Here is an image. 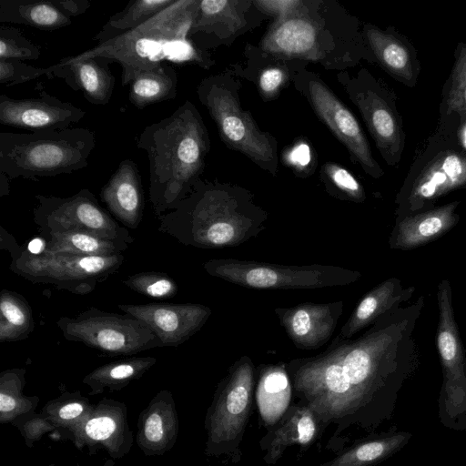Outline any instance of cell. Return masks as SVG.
<instances>
[{
    "label": "cell",
    "instance_id": "cell-1",
    "mask_svg": "<svg viewBox=\"0 0 466 466\" xmlns=\"http://www.w3.org/2000/svg\"><path fill=\"white\" fill-rule=\"evenodd\" d=\"M425 298L390 310L356 339L337 336L321 353L286 364L299 403L316 415L320 433L333 439L350 428L370 431L393 414L400 389L420 355L414 337Z\"/></svg>",
    "mask_w": 466,
    "mask_h": 466
},
{
    "label": "cell",
    "instance_id": "cell-2",
    "mask_svg": "<svg viewBox=\"0 0 466 466\" xmlns=\"http://www.w3.org/2000/svg\"><path fill=\"white\" fill-rule=\"evenodd\" d=\"M258 47L277 58L338 72L374 58L360 22L335 0H302L298 11L273 20Z\"/></svg>",
    "mask_w": 466,
    "mask_h": 466
},
{
    "label": "cell",
    "instance_id": "cell-3",
    "mask_svg": "<svg viewBox=\"0 0 466 466\" xmlns=\"http://www.w3.org/2000/svg\"><path fill=\"white\" fill-rule=\"evenodd\" d=\"M157 219L158 230L181 244L211 249L256 238L265 229L268 213L248 189L200 178L185 198Z\"/></svg>",
    "mask_w": 466,
    "mask_h": 466
},
{
    "label": "cell",
    "instance_id": "cell-4",
    "mask_svg": "<svg viewBox=\"0 0 466 466\" xmlns=\"http://www.w3.org/2000/svg\"><path fill=\"white\" fill-rule=\"evenodd\" d=\"M137 147L149 163V201L157 218L173 209L204 172L210 138L195 105L186 100L170 116L147 126Z\"/></svg>",
    "mask_w": 466,
    "mask_h": 466
},
{
    "label": "cell",
    "instance_id": "cell-5",
    "mask_svg": "<svg viewBox=\"0 0 466 466\" xmlns=\"http://www.w3.org/2000/svg\"><path fill=\"white\" fill-rule=\"evenodd\" d=\"M198 0H176L138 27L76 55L101 56L121 66V85H129L139 72L162 63L192 64L205 69L214 65L209 53L188 39Z\"/></svg>",
    "mask_w": 466,
    "mask_h": 466
},
{
    "label": "cell",
    "instance_id": "cell-6",
    "mask_svg": "<svg viewBox=\"0 0 466 466\" xmlns=\"http://www.w3.org/2000/svg\"><path fill=\"white\" fill-rule=\"evenodd\" d=\"M96 147L94 131L84 127L0 133V172L9 179L71 174L85 168Z\"/></svg>",
    "mask_w": 466,
    "mask_h": 466
},
{
    "label": "cell",
    "instance_id": "cell-7",
    "mask_svg": "<svg viewBox=\"0 0 466 466\" xmlns=\"http://www.w3.org/2000/svg\"><path fill=\"white\" fill-rule=\"evenodd\" d=\"M241 79L231 69H226L203 78L197 94L224 144L275 176L279 169L278 142L269 132L259 128L249 111L241 107Z\"/></svg>",
    "mask_w": 466,
    "mask_h": 466
},
{
    "label": "cell",
    "instance_id": "cell-8",
    "mask_svg": "<svg viewBox=\"0 0 466 466\" xmlns=\"http://www.w3.org/2000/svg\"><path fill=\"white\" fill-rule=\"evenodd\" d=\"M203 268L212 277L257 289L340 287L361 278L358 270L334 265H282L232 258L209 259L203 264Z\"/></svg>",
    "mask_w": 466,
    "mask_h": 466
},
{
    "label": "cell",
    "instance_id": "cell-9",
    "mask_svg": "<svg viewBox=\"0 0 466 466\" xmlns=\"http://www.w3.org/2000/svg\"><path fill=\"white\" fill-rule=\"evenodd\" d=\"M10 269L33 283L50 284L78 295L92 292L96 284L116 273L125 260L122 254L76 256L43 249L33 253L17 245L10 250Z\"/></svg>",
    "mask_w": 466,
    "mask_h": 466
},
{
    "label": "cell",
    "instance_id": "cell-10",
    "mask_svg": "<svg viewBox=\"0 0 466 466\" xmlns=\"http://www.w3.org/2000/svg\"><path fill=\"white\" fill-rule=\"evenodd\" d=\"M437 305L436 348L442 370L438 417L448 429L466 431V351L455 319L451 286L447 279L438 284Z\"/></svg>",
    "mask_w": 466,
    "mask_h": 466
},
{
    "label": "cell",
    "instance_id": "cell-11",
    "mask_svg": "<svg viewBox=\"0 0 466 466\" xmlns=\"http://www.w3.org/2000/svg\"><path fill=\"white\" fill-rule=\"evenodd\" d=\"M255 388V366L241 356L219 382L209 415L212 453L226 455L236 463L241 459L240 444L248 421Z\"/></svg>",
    "mask_w": 466,
    "mask_h": 466
},
{
    "label": "cell",
    "instance_id": "cell-12",
    "mask_svg": "<svg viewBox=\"0 0 466 466\" xmlns=\"http://www.w3.org/2000/svg\"><path fill=\"white\" fill-rule=\"evenodd\" d=\"M56 324L66 339L106 354H135L164 347L146 323L127 313L89 308L75 317H62Z\"/></svg>",
    "mask_w": 466,
    "mask_h": 466
},
{
    "label": "cell",
    "instance_id": "cell-13",
    "mask_svg": "<svg viewBox=\"0 0 466 466\" xmlns=\"http://www.w3.org/2000/svg\"><path fill=\"white\" fill-rule=\"evenodd\" d=\"M301 65L294 73L292 84L303 96L316 116L346 147L350 159L368 175L379 178L383 171L372 156L370 144L351 111L340 101L319 75Z\"/></svg>",
    "mask_w": 466,
    "mask_h": 466
},
{
    "label": "cell",
    "instance_id": "cell-14",
    "mask_svg": "<svg viewBox=\"0 0 466 466\" xmlns=\"http://www.w3.org/2000/svg\"><path fill=\"white\" fill-rule=\"evenodd\" d=\"M34 221L41 234L50 231L79 230L106 238L132 244L133 237L121 227L98 203L87 188L70 197L35 196Z\"/></svg>",
    "mask_w": 466,
    "mask_h": 466
},
{
    "label": "cell",
    "instance_id": "cell-15",
    "mask_svg": "<svg viewBox=\"0 0 466 466\" xmlns=\"http://www.w3.org/2000/svg\"><path fill=\"white\" fill-rule=\"evenodd\" d=\"M337 81L359 108L383 157L393 164L401 151V130L380 86L365 69L353 76L349 70L338 72Z\"/></svg>",
    "mask_w": 466,
    "mask_h": 466
},
{
    "label": "cell",
    "instance_id": "cell-16",
    "mask_svg": "<svg viewBox=\"0 0 466 466\" xmlns=\"http://www.w3.org/2000/svg\"><path fill=\"white\" fill-rule=\"evenodd\" d=\"M267 17L253 0H198L188 39L196 48L208 53L219 46L231 45Z\"/></svg>",
    "mask_w": 466,
    "mask_h": 466
},
{
    "label": "cell",
    "instance_id": "cell-17",
    "mask_svg": "<svg viewBox=\"0 0 466 466\" xmlns=\"http://www.w3.org/2000/svg\"><path fill=\"white\" fill-rule=\"evenodd\" d=\"M466 187V156L444 152L435 157L397 198V218L432 208L443 195Z\"/></svg>",
    "mask_w": 466,
    "mask_h": 466
},
{
    "label": "cell",
    "instance_id": "cell-18",
    "mask_svg": "<svg viewBox=\"0 0 466 466\" xmlns=\"http://www.w3.org/2000/svg\"><path fill=\"white\" fill-rule=\"evenodd\" d=\"M38 97L11 98L0 96V123L30 131L65 129L79 122L86 111L50 95L37 84Z\"/></svg>",
    "mask_w": 466,
    "mask_h": 466
},
{
    "label": "cell",
    "instance_id": "cell-19",
    "mask_svg": "<svg viewBox=\"0 0 466 466\" xmlns=\"http://www.w3.org/2000/svg\"><path fill=\"white\" fill-rule=\"evenodd\" d=\"M117 307L146 323L164 347H177L189 339L212 313L209 307L199 303L119 304Z\"/></svg>",
    "mask_w": 466,
    "mask_h": 466
},
{
    "label": "cell",
    "instance_id": "cell-20",
    "mask_svg": "<svg viewBox=\"0 0 466 466\" xmlns=\"http://www.w3.org/2000/svg\"><path fill=\"white\" fill-rule=\"evenodd\" d=\"M343 307L341 300L305 302L290 308H275L274 313L296 348L316 350L331 339Z\"/></svg>",
    "mask_w": 466,
    "mask_h": 466
},
{
    "label": "cell",
    "instance_id": "cell-21",
    "mask_svg": "<svg viewBox=\"0 0 466 466\" xmlns=\"http://www.w3.org/2000/svg\"><path fill=\"white\" fill-rule=\"evenodd\" d=\"M111 64L108 58L101 56H66L48 66L49 79L61 78L71 89L80 91L89 103L104 106L109 103L116 83L109 68Z\"/></svg>",
    "mask_w": 466,
    "mask_h": 466
},
{
    "label": "cell",
    "instance_id": "cell-22",
    "mask_svg": "<svg viewBox=\"0 0 466 466\" xmlns=\"http://www.w3.org/2000/svg\"><path fill=\"white\" fill-rule=\"evenodd\" d=\"M459 201L396 218L389 238L391 249L411 250L434 241L459 222Z\"/></svg>",
    "mask_w": 466,
    "mask_h": 466
},
{
    "label": "cell",
    "instance_id": "cell-23",
    "mask_svg": "<svg viewBox=\"0 0 466 466\" xmlns=\"http://www.w3.org/2000/svg\"><path fill=\"white\" fill-rule=\"evenodd\" d=\"M109 212L126 227L139 226L145 207L141 175L132 159H124L100 190Z\"/></svg>",
    "mask_w": 466,
    "mask_h": 466
},
{
    "label": "cell",
    "instance_id": "cell-24",
    "mask_svg": "<svg viewBox=\"0 0 466 466\" xmlns=\"http://www.w3.org/2000/svg\"><path fill=\"white\" fill-rule=\"evenodd\" d=\"M319 433L315 413L304 404L291 405L260 440L259 446L265 452L263 461L268 465L276 464L291 445H299L300 451H305Z\"/></svg>",
    "mask_w": 466,
    "mask_h": 466
},
{
    "label": "cell",
    "instance_id": "cell-25",
    "mask_svg": "<svg viewBox=\"0 0 466 466\" xmlns=\"http://www.w3.org/2000/svg\"><path fill=\"white\" fill-rule=\"evenodd\" d=\"M244 56L243 63L232 66L230 69L241 80L254 83L258 94L267 102L276 99L292 83L295 71L307 64L277 58L249 44L244 49Z\"/></svg>",
    "mask_w": 466,
    "mask_h": 466
},
{
    "label": "cell",
    "instance_id": "cell-26",
    "mask_svg": "<svg viewBox=\"0 0 466 466\" xmlns=\"http://www.w3.org/2000/svg\"><path fill=\"white\" fill-rule=\"evenodd\" d=\"M415 290L413 286L403 287L401 280L398 278L392 277L385 279L366 293L359 301L341 327L339 336L351 339L385 313L408 301Z\"/></svg>",
    "mask_w": 466,
    "mask_h": 466
},
{
    "label": "cell",
    "instance_id": "cell-27",
    "mask_svg": "<svg viewBox=\"0 0 466 466\" xmlns=\"http://www.w3.org/2000/svg\"><path fill=\"white\" fill-rule=\"evenodd\" d=\"M286 364L262 365L256 389V400L262 420L275 425L284 415L292 395Z\"/></svg>",
    "mask_w": 466,
    "mask_h": 466
},
{
    "label": "cell",
    "instance_id": "cell-28",
    "mask_svg": "<svg viewBox=\"0 0 466 466\" xmlns=\"http://www.w3.org/2000/svg\"><path fill=\"white\" fill-rule=\"evenodd\" d=\"M0 22L54 31L73 23L56 0H0Z\"/></svg>",
    "mask_w": 466,
    "mask_h": 466
},
{
    "label": "cell",
    "instance_id": "cell-29",
    "mask_svg": "<svg viewBox=\"0 0 466 466\" xmlns=\"http://www.w3.org/2000/svg\"><path fill=\"white\" fill-rule=\"evenodd\" d=\"M177 94V74L170 63H162L137 73L129 84L128 100L137 108L174 99Z\"/></svg>",
    "mask_w": 466,
    "mask_h": 466
},
{
    "label": "cell",
    "instance_id": "cell-30",
    "mask_svg": "<svg viewBox=\"0 0 466 466\" xmlns=\"http://www.w3.org/2000/svg\"><path fill=\"white\" fill-rule=\"evenodd\" d=\"M42 235L46 238L44 249L56 254L111 256L121 254L130 245L79 230L50 231Z\"/></svg>",
    "mask_w": 466,
    "mask_h": 466
},
{
    "label": "cell",
    "instance_id": "cell-31",
    "mask_svg": "<svg viewBox=\"0 0 466 466\" xmlns=\"http://www.w3.org/2000/svg\"><path fill=\"white\" fill-rule=\"evenodd\" d=\"M411 437L399 431L366 439L319 466H371L399 451Z\"/></svg>",
    "mask_w": 466,
    "mask_h": 466
},
{
    "label": "cell",
    "instance_id": "cell-32",
    "mask_svg": "<svg viewBox=\"0 0 466 466\" xmlns=\"http://www.w3.org/2000/svg\"><path fill=\"white\" fill-rule=\"evenodd\" d=\"M363 35L368 47L381 66L400 79H412L411 57L407 47L395 36L378 27L364 24Z\"/></svg>",
    "mask_w": 466,
    "mask_h": 466
},
{
    "label": "cell",
    "instance_id": "cell-33",
    "mask_svg": "<svg viewBox=\"0 0 466 466\" xmlns=\"http://www.w3.org/2000/svg\"><path fill=\"white\" fill-rule=\"evenodd\" d=\"M176 0H132L126 7L109 17L92 38L103 43L127 33L171 5Z\"/></svg>",
    "mask_w": 466,
    "mask_h": 466
},
{
    "label": "cell",
    "instance_id": "cell-34",
    "mask_svg": "<svg viewBox=\"0 0 466 466\" xmlns=\"http://www.w3.org/2000/svg\"><path fill=\"white\" fill-rule=\"evenodd\" d=\"M31 307L25 299L7 289L0 294V342L26 339L34 330Z\"/></svg>",
    "mask_w": 466,
    "mask_h": 466
},
{
    "label": "cell",
    "instance_id": "cell-35",
    "mask_svg": "<svg viewBox=\"0 0 466 466\" xmlns=\"http://www.w3.org/2000/svg\"><path fill=\"white\" fill-rule=\"evenodd\" d=\"M320 177L330 195L361 203L366 199L362 185L345 167L334 163L326 162L320 168Z\"/></svg>",
    "mask_w": 466,
    "mask_h": 466
},
{
    "label": "cell",
    "instance_id": "cell-36",
    "mask_svg": "<svg viewBox=\"0 0 466 466\" xmlns=\"http://www.w3.org/2000/svg\"><path fill=\"white\" fill-rule=\"evenodd\" d=\"M122 282L137 293L158 299H171L178 289L176 281L163 272H138L130 275Z\"/></svg>",
    "mask_w": 466,
    "mask_h": 466
},
{
    "label": "cell",
    "instance_id": "cell-37",
    "mask_svg": "<svg viewBox=\"0 0 466 466\" xmlns=\"http://www.w3.org/2000/svg\"><path fill=\"white\" fill-rule=\"evenodd\" d=\"M40 47L25 37L19 28L0 26V59L36 60Z\"/></svg>",
    "mask_w": 466,
    "mask_h": 466
},
{
    "label": "cell",
    "instance_id": "cell-38",
    "mask_svg": "<svg viewBox=\"0 0 466 466\" xmlns=\"http://www.w3.org/2000/svg\"><path fill=\"white\" fill-rule=\"evenodd\" d=\"M46 76L50 78L49 67H37L20 60L0 59V84L13 86Z\"/></svg>",
    "mask_w": 466,
    "mask_h": 466
},
{
    "label": "cell",
    "instance_id": "cell-39",
    "mask_svg": "<svg viewBox=\"0 0 466 466\" xmlns=\"http://www.w3.org/2000/svg\"><path fill=\"white\" fill-rule=\"evenodd\" d=\"M447 104L449 111L466 116V47L461 49L456 60Z\"/></svg>",
    "mask_w": 466,
    "mask_h": 466
},
{
    "label": "cell",
    "instance_id": "cell-40",
    "mask_svg": "<svg viewBox=\"0 0 466 466\" xmlns=\"http://www.w3.org/2000/svg\"><path fill=\"white\" fill-rule=\"evenodd\" d=\"M155 360L150 357L125 360L101 368L96 371V374L105 375L108 380H126L143 371L152 365Z\"/></svg>",
    "mask_w": 466,
    "mask_h": 466
},
{
    "label": "cell",
    "instance_id": "cell-41",
    "mask_svg": "<svg viewBox=\"0 0 466 466\" xmlns=\"http://www.w3.org/2000/svg\"><path fill=\"white\" fill-rule=\"evenodd\" d=\"M257 9L267 16L281 19L299 10L302 0H253Z\"/></svg>",
    "mask_w": 466,
    "mask_h": 466
},
{
    "label": "cell",
    "instance_id": "cell-42",
    "mask_svg": "<svg viewBox=\"0 0 466 466\" xmlns=\"http://www.w3.org/2000/svg\"><path fill=\"white\" fill-rule=\"evenodd\" d=\"M116 428L115 422L108 417H99L89 420L86 431L94 440H104L109 437Z\"/></svg>",
    "mask_w": 466,
    "mask_h": 466
},
{
    "label": "cell",
    "instance_id": "cell-43",
    "mask_svg": "<svg viewBox=\"0 0 466 466\" xmlns=\"http://www.w3.org/2000/svg\"><path fill=\"white\" fill-rule=\"evenodd\" d=\"M59 8L69 17L84 15L90 7L88 0H56Z\"/></svg>",
    "mask_w": 466,
    "mask_h": 466
},
{
    "label": "cell",
    "instance_id": "cell-44",
    "mask_svg": "<svg viewBox=\"0 0 466 466\" xmlns=\"http://www.w3.org/2000/svg\"><path fill=\"white\" fill-rule=\"evenodd\" d=\"M146 437L153 442L159 441L163 437L162 420L159 415L152 414L146 420Z\"/></svg>",
    "mask_w": 466,
    "mask_h": 466
},
{
    "label": "cell",
    "instance_id": "cell-45",
    "mask_svg": "<svg viewBox=\"0 0 466 466\" xmlns=\"http://www.w3.org/2000/svg\"><path fill=\"white\" fill-rule=\"evenodd\" d=\"M82 410L83 408L79 403H69L60 410L59 416L65 420L73 419L78 416Z\"/></svg>",
    "mask_w": 466,
    "mask_h": 466
},
{
    "label": "cell",
    "instance_id": "cell-46",
    "mask_svg": "<svg viewBox=\"0 0 466 466\" xmlns=\"http://www.w3.org/2000/svg\"><path fill=\"white\" fill-rule=\"evenodd\" d=\"M15 407V400L8 394L2 392L0 394V410L6 412L12 410Z\"/></svg>",
    "mask_w": 466,
    "mask_h": 466
},
{
    "label": "cell",
    "instance_id": "cell-47",
    "mask_svg": "<svg viewBox=\"0 0 466 466\" xmlns=\"http://www.w3.org/2000/svg\"><path fill=\"white\" fill-rule=\"evenodd\" d=\"M8 179L5 174L0 172V197L9 194Z\"/></svg>",
    "mask_w": 466,
    "mask_h": 466
},
{
    "label": "cell",
    "instance_id": "cell-48",
    "mask_svg": "<svg viewBox=\"0 0 466 466\" xmlns=\"http://www.w3.org/2000/svg\"><path fill=\"white\" fill-rule=\"evenodd\" d=\"M462 142H463L464 147H466V127L464 128V130L462 132Z\"/></svg>",
    "mask_w": 466,
    "mask_h": 466
}]
</instances>
